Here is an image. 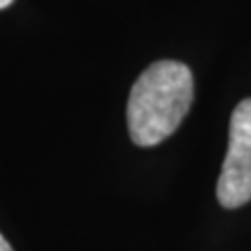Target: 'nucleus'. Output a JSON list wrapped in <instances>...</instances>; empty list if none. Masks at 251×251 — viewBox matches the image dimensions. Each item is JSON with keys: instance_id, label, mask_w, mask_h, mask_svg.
<instances>
[{"instance_id": "obj_3", "label": "nucleus", "mask_w": 251, "mask_h": 251, "mask_svg": "<svg viewBox=\"0 0 251 251\" xmlns=\"http://www.w3.org/2000/svg\"><path fill=\"white\" fill-rule=\"evenodd\" d=\"M0 251H13V247H11V243L6 241L2 234H0Z\"/></svg>"}, {"instance_id": "obj_4", "label": "nucleus", "mask_w": 251, "mask_h": 251, "mask_svg": "<svg viewBox=\"0 0 251 251\" xmlns=\"http://www.w3.org/2000/svg\"><path fill=\"white\" fill-rule=\"evenodd\" d=\"M13 2H15V0H0V11L6 9V6H11Z\"/></svg>"}, {"instance_id": "obj_1", "label": "nucleus", "mask_w": 251, "mask_h": 251, "mask_svg": "<svg viewBox=\"0 0 251 251\" xmlns=\"http://www.w3.org/2000/svg\"><path fill=\"white\" fill-rule=\"evenodd\" d=\"M193 103V74L180 61L149 65L130 90L128 132L138 147H155L186 117Z\"/></svg>"}, {"instance_id": "obj_2", "label": "nucleus", "mask_w": 251, "mask_h": 251, "mask_svg": "<svg viewBox=\"0 0 251 251\" xmlns=\"http://www.w3.org/2000/svg\"><path fill=\"white\" fill-rule=\"evenodd\" d=\"M218 201L226 209L251 201V99L241 100L230 117V138L218 180Z\"/></svg>"}]
</instances>
